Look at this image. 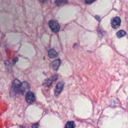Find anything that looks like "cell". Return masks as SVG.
Masks as SVG:
<instances>
[{"label":"cell","instance_id":"obj_1","mask_svg":"<svg viewBox=\"0 0 128 128\" xmlns=\"http://www.w3.org/2000/svg\"><path fill=\"white\" fill-rule=\"evenodd\" d=\"M21 83L19 80L16 79L14 81L11 90V94H17L19 93V89Z\"/></svg>","mask_w":128,"mask_h":128},{"label":"cell","instance_id":"obj_2","mask_svg":"<svg viewBox=\"0 0 128 128\" xmlns=\"http://www.w3.org/2000/svg\"><path fill=\"white\" fill-rule=\"evenodd\" d=\"M49 25L51 30L54 33H58L60 31V27L57 21L55 20H51L49 22Z\"/></svg>","mask_w":128,"mask_h":128},{"label":"cell","instance_id":"obj_3","mask_svg":"<svg viewBox=\"0 0 128 128\" xmlns=\"http://www.w3.org/2000/svg\"><path fill=\"white\" fill-rule=\"evenodd\" d=\"M30 89V86L27 82H24L21 83L19 89V93L22 94H27Z\"/></svg>","mask_w":128,"mask_h":128},{"label":"cell","instance_id":"obj_4","mask_svg":"<svg viewBox=\"0 0 128 128\" xmlns=\"http://www.w3.org/2000/svg\"><path fill=\"white\" fill-rule=\"evenodd\" d=\"M121 23V19L118 17H115L112 20L111 26L112 28L114 29H117L120 26Z\"/></svg>","mask_w":128,"mask_h":128},{"label":"cell","instance_id":"obj_5","mask_svg":"<svg viewBox=\"0 0 128 128\" xmlns=\"http://www.w3.org/2000/svg\"><path fill=\"white\" fill-rule=\"evenodd\" d=\"M35 97L34 94L31 91H29L26 95V102L29 104H31L35 101Z\"/></svg>","mask_w":128,"mask_h":128},{"label":"cell","instance_id":"obj_6","mask_svg":"<svg viewBox=\"0 0 128 128\" xmlns=\"http://www.w3.org/2000/svg\"><path fill=\"white\" fill-rule=\"evenodd\" d=\"M64 83L62 82L58 83L56 86V89L55 91V95L56 96H58L63 90Z\"/></svg>","mask_w":128,"mask_h":128},{"label":"cell","instance_id":"obj_7","mask_svg":"<svg viewBox=\"0 0 128 128\" xmlns=\"http://www.w3.org/2000/svg\"><path fill=\"white\" fill-rule=\"evenodd\" d=\"M60 64H61V61L59 59H57V60L54 61L52 64L53 70L55 71H57L59 68Z\"/></svg>","mask_w":128,"mask_h":128},{"label":"cell","instance_id":"obj_8","mask_svg":"<svg viewBox=\"0 0 128 128\" xmlns=\"http://www.w3.org/2000/svg\"><path fill=\"white\" fill-rule=\"evenodd\" d=\"M57 55V52L54 49H51L48 52V55L50 58H54L56 57Z\"/></svg>","mask_w":128,"mask_h":128},{"label":"cell","instance_id":"obj_9","mask_svg":"<svg viewBox=\"0 0 128 128\" xmlns=\"http://www.w3.org/2000/svg\"><path fill=\"white\" fill-rule=\"evenodd\" d=\"M75 123L74 121H69L66 125L65 128H75Z\"/></svg>","mask_w":128,"mask_h":128},{"label":"cell","instance_id":"obj_10","mask_svg":"<svg viewBox=\"0 0 128 128\" xmlns=\"http://www.w3.org/2000/svg\"><path fill=\"white\" fill-rule=\"evenodd\" d=\"M126 35V32L125 31H124V30H120V31H118L117 32V37L119 38H122V37H124Z\"/></svg>","mask_w":128,"mask_h":128},{"label":"cell","instance_id":"obj_11","mask_svg":"<svg viewBox=\"0 0 128 128\" xmlns=\"http://www.w3.org/2000/svg\"><path fill=\"white\" fill-rule=\"evenodd\" d=\"M52 81L51 79H48V80H46L45 81V82L43 83V85L45 87H50L52 85Z\"/></svg>","mask_w":128,"mask_h":128},{"label":"cell","instance_id":"obj_12","mask_svg":"<svg viewBox=\"0 0 128 128\" xmlns=\"http://www.w3.org/2000/svg\"><path fill=\"white\" fill-rule=\"evenodd\" d=\"M68 2L66 1H56V4L58 6H61L62 5H65L66 3H67Z\"/></svg>","mask_w":128,"mask_h":128},{"label":"cell","instance_id":"obj_13","mask_svg":"<svg viewBox=\"0 0 128 128\" xmlns=\"http://www.w3.org/2000/svg\"><path fill=\"white\" fill-rule=\"evenodd\" d=\"M57 79H58V76H57V75H54L52 77V78H51L52 80H53V81H56V80H57Z\"/></svg>","mask_w":128,"mask_h":128},{"label":"cell","instance_id":"obj_14","mask_svg":"<svg viewBox=\"0 0 128 128\" xmlns=\"http://www.w3.org/2000/svg\"><path fill=\"white\" fill-rule=\"evenodd\" d=\"M38 126H39V124L38 123H36V124H34L32 126V128H38Z\"/></svg>","mask_w":128,"mask_h":128},{"label":"cell","instance_id":"obj_15","mask_svg":"<svg viewBox=\"0 0 128 128\" xmlns=\"http://www.w3.org/2000/svg\"><path fill=\"white\" fill-rule=\"evenodd\" d=\"M94 2H95V1H86V3L87 4H91V3H92Z\"/></svg>","mask_w":128,"mask_h":128},{"label":"cell","instance_id":"obj_16","mask_svg":"<svg viewBox=\"0 0 128 128\" xmlns=\"http://www.w3.org/2000/svg\"><path fill=\"white\" fill-rule=\"evenodd\" d=\"M18 128H24L23 127H19Z\"/></svg>","mask_w":128,"mask_h":128}]
</instances>
